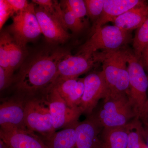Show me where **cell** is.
Returning <instances> with one entry per match:
<instances>
[{"label":"cell","instance_id":"5","mask_svg":"<svg viewBox=\"0 0 148 148\" xmlns=\"http://www.w3.org/2000/svg\"><path fill=\"white\" fill-rule=\"evenodd\" d=\"M26 100L25 122L27 129L40 138L55 132L46 94Z\"/></svg>","mask_w":148,"mask_h":148},{"label":"cell","instance_id":"35","mask_svg":"<svg viewBox=\"0 0 148 148\" xmlns=\"http://www.w3.org/2000/svg\"><path fill=\"white\" fill-rule=\"evenodd\" d=\"M140 148H148V146L147 145H146L145 142H144L141 145Z\"/></svg>","mask_w":148,"mask_h":148},{"label":"cell","instance_id":"24","mask_svg":"<svg viewBox=\"0 0 148 148\" xmlns=\"http://www.w3.org/2000/svg\"><path fill=\"white\" fill-rule=\"evenodd\" d=\"M32 2L36 3L59 20L64 26L63 18V10L61 5L57 1L51 0H33Z\"/></svg>","mask_w":148,"mask_h":148},{"label":"cell","instance_id":"33","mask_svg":"<svg viewBox=\"0 0 148 148\" xmlns=\"http://www.w3.org/2000/svg\"><path fill=\"white\" fill-rule=\"evenodd\" d=\"M145 126L143 127V137L148 143V121L144 123Z\"/></svg>","mask_w":148,"mask_h":148},{"label":"cell","instance_id":"16","mask_svg":"<svg viewBox=\"0 0 148 148\" xmlns=\"http://www.w3.org/2000/svg\"><path fill=\"white\" fill-rule=\"evenodd\" d=\"M142 0H105L103 13L98 21L93 24L91 32L141 3Z\"/></svg>","mask_w":148,"mask_h":148},{"label":"cell","instance_id":"18","mask_svg":"<svg viewBox=\"0 0 148 148\" xmlns=\"http://www.w3.org/2000/svg\"><path fill=\"white\" fill-rule=\"evenodd\" d=\"M76 123L47 137H39L49 148H75Z\"/></svg>","mask_w":148,"mask_h":148},{"label":"cell","instance_id":"4","mask_svg":"<svg viewBox=\"0 0 148 148\" xmlns=\"http://www.w3.org/2000/svg\"><path fill=\"white\" fill-rule=\"evenodd\" d=\"M94 117L101 126L114 127L126 125L137 115L127 94H125L105 98L102 108Z\"/></svg>","mask_w":148,"mask_h":148},{"label":"cell","instance_id":"21","mask_svg":"<svg viewBox=\"0 0 148 148\" xmlns=\"http://www.w3.org/2000/svg\"><path fill=\"white\" fill-rule=\"evenodd\" d=\"M132 42L133 53L140 60L143 50L148 45V14L145 22L137 29Z\"/></svg>","mask_w":148,"mask_h":148},{"label":"cell","instance_id":"23","mask_svg":"<svg viewBox=\"0 0 148 148\" xmlns=\"http://www.w3.org/2000/svg\"><path fill=\"white\" fill-rule=\"evenodd\" d=\"M63 10L64 26L75 34L80 33L84 29L85 25L82 18L77 17L68 9L61 6Z\"/></svg>","mask_w":148,"mask_h":148},{"label":"cell","instance_id":"10","mask_svg":"<svg viewBox=\"0 0 148 148\" xmlns=\"http://www.w3.org/2000/svg\"><path fill=\"white\" fill-rule=\"evenodd\" d=\"M26 101L20 97L2 101L0 105L1 127L28 130L25 122Z\"/></svg>","mask_w":148,"mask_h":148},{"label":"cell","instance_id":"25","mask_svg":"<svg viewBox=\"0 0 148 148\" xmlns=\"http://www.w3.org/2000/svg\"><path fill=\"white\" fill-rule=\"evenodd\" d=\"M87 16L93 24L101 17L103 13L105 0H85Z\"/></svg>","mask_w":148,"mask_h":148},{"label":"cell","instance_id":"9","mask_svg":"<svg viewBox=\"0 0 148 148\" xmlns=\"http://www.w3.org/2000/svg\"><path fill=\"white\" fill-rule=\"evenodd\" d=\"M84 78V92L79 108L82 113L89 115L100 99L106 98L107 86L102 71L90 73Z\"/></svg>","mask_w":148,"mask_h":148},{"label":"cell","instance_id":"15","mask_svg":"<svg viewBox=\"0 0 148 148\" xmlns=\"http://www.w3.org/2000/svg\"><path fill=\"white\" fill-rule=\"evenodd\" d=\"M101 125L95 117L91 116L75 124V148H98V138Z\"/></svg>","mask_w":148,"mask_h":148},{"label":"cell","instance_id":"27","mask_svg":"<svg viewBox=\"0 0 148 148\" xmlns=\"http://www.w3.org/2000/svg\"><path fill=\"white\" fill-rule=\"evenodd\" d=\"M0 67L13 74L10 65L9 58L5 42L2 37L0 36Z\"/></svg>","mask_w":148,"mask_h":148},{"label":"cell","instance_id":"6","mask_svg":"<svg viewBox=\"0 0 148 148\" xmlns=\"http://www.w3.org/2000/svg\"><path fill=\"white\" fill-rule=\"evenodd\" d=\"M127 51L129 80L127 95L138 118L148 99V77L142 62L135 56L132 49L127 47Z\"/></svg>","mask_w":148,"mask_h":148},{"label":"cell","instance_id":"22","mask_svg":"<svg viewBox=\"0 0 148 148\" xmlns=\"http://www.w3.org/2000/svg\"><path fill=\"white\" fill-rule=\"evenodd\" d=\"M128 140L127 148H140L144 143L143 127L138 118L127 124Z\"/></svg>","mask_w":148,"mask_h":148},{"label":"cell","instance_id":"17","mask_svg":"<svg viewBox=\"0 0 148 148\" xmlns=\"http://www.w3.org/2000/svg\"><path fill=\"white\" fill-rule=\"evenodd\" d=\"M148 14V4L147 1H143L140 4L115 18L113 22L122 30L130 32L140 28Z\"/></svg>","mask_w":148,"mask_h":148},{"label":"cell","instance_id":"36","mask_svg":"<svg viewBox=\"0 0 148 148\" xmlns=\"http://www.w3.org/2000/svg\"></svg>","mask_w":148,"mask_h":148},{"label":"cell","instance_id":"19","mask_svg":"<svg viewBox=\"0 0 148 148\" xmlns=\"http://www.w3.org/2000/svg\"><path fill=\"white\" fill-rule=\"evenodd\" d=\"M1 36L5 42L9 58L10 65L12 72L21 66L27 55L26 47L16 42L6 30L1 32Z\"/></svg>","mask_w":148,"mask_h":148},{"label":"cell","instance_id":"30","mask_svg":"<svg viewBox=\"0 0 148 148\" xmlns=\"http://www.w3.org/2000/svg\"><path fill=\"white\" fill-rule=\"evenodd\" d=\"M14 14L27 8L29 3L26 0H6Z\"/></svg>","mask_w":148,"mask_h":148},{"label":"cell","instance_id":"7","mask_svg":"<svg viewBox=\"0 0 148 148\" xmlns=\"http://www.w3.org/2000/svg\"><path fill=\"white\" fill-rule=\"evenodd\" d=\"M12 17L13 22L7 29L16 42L26 47L27 43L34 40L42 34L37 19L34 3Z\"/></svg>","mask_w":148,"mask_h":148},{"label":"cell","instance_id":"11","mask_svg":"<svg viewBox=\"0 0 148 148\" xmlns=\"http://www.w3.org/2000/svg\"><path fill=\"white\" fill-rule=\"evenodd\" d=\"M35 11L42 34L48 41L64 43L69 39L68 29L56 17L39 6L35 8Z\"/></svg>","mask_w":148,"mask_h":148},{"label":"cell","instance_id":"2","mask_svg":"<svg viewBox=\"0 0 148 148\" xmlns=\"http://www.w3.org/2000/svg\"><path fill=\"white\" fill-rule=\"evenodd\" d=\"M127 49L125 47L118 50L97 51L92 54L95 62L102 64V72L107 89L105 98L128 93Z\"/></svg>","mask_w":148,"mask_h":148},{"label":"cell","instance_id":"34","mask_svg":"<svg viewBox=\"0 0 148 148\" xmlns=\"http://www.w3.org/2000/svg\"><path fill=\"white\" fill-rule=\"evenodd\" d=\"M98 148H106L105 146H104V145H103V143H102V141H100V143H99V144H98Z\"/></svg>","mask_w":148,"mask_h":148},{"label":"cell","instance_id":"8","mask_svg":"<svg viewBox=\"0 0 148 148\" xmlns=\"http://www.w3.org/2000/svg\"><path fill=\"white\" fill-rule=\"evenodd\" d=\"M52 124L54 129L64 128L77 122L82 114L79 107H69L61 97L58 90L51 86L46 92Z\"/></svg>","mask_w":148,"mask_h":148},{"label":"cell","instance_id":"31","mask_svg":"<svg viewBox=\"0 0 148 148\" xmlns=\"http://www.w3.org/2000/svg\"><path fill=\"white\" fill-rule=\"evenodd\" d=\"M138 118L144 123L148 121V98L143 106Z\"/></svg>","mask_w":148,"mask_h":148},{"label":"cell","instance_id":"12","mask_svg":"<svg viewBox=\"0 0 148 148\" xmlns=\"http://www.w3.org/2000/svg\"><path fill=\"white\" fill-rule=\"evenodd\" d=\"M96 63L92 56L68 53L58 63L57 79L78 78L90 71Z\"/></svg>","mask_w":148,"mask_h":148},{"label":"cell","instance_id":"14","mask_svg":"<svg viewBox=\"0 0 148 148\" xmlns=\"http://www.w3.org/2000/svg\"><path fill=\"white\" fill-rule=\"evenodd\" d=\"M51 86L56 88L69 107H79L84 92V78H57Z\"/></svg>","mask_w":148,"mask_h":148},{"label":"cell","instance_id":"32","mask_svg":"<svg viewBox=\"0 0 148 148\" xmlns=\"http://www.w3.org/2000/svg\"><path fill=\"white\" fill-rule=\"evenodd\" d=\"M140 61L143 64V67L145 68L147 72L148 77V45L143 50Z\"/></svg>","mask_w":148,"mask_h":148},{"label":"cell","instance_id":"26","mask_svg":"<svg viewBox=\"0 0 148 148\" xmlns=\"http://www.w3.org/2000/svg\"><path fill=\"white\" fill-rule=\"evenodd\" d=\"M60 3L61 6L68 9L78 18L82 19L86 16H87L84 1L65 0L61 1Z\"/></svg>","mask_w":148,"mask_h":148},{"label":"cell","instance_id":"20","mask_svg":"<svg viewBox=\"0 0 148 148\" xmlns=\"http://www.w3.org/2000/svg\"><path fill=\"white\" fill-rule=\"evenodd\" d=\"M127 124L121 127H104L102 142L106 148H127Z\"/></svg>","mask_w":148,"mask_h":148},{"label":"cell","instance_id":"1","mask_svg":"<svg viewBox=\"0 0 148 148\" xmlns=\"http://www.w3.org/2000/svg\"><path fill=\"white\" fill-rule=\"evenodd\" d=\"M69 53L62 49L42 51L24 65L15 81L20 97L27 99L45 93L57 79L59 61Z\"/></svg>","mask_w":148,"mask_h":148},{"label":"cell","instance_id":"28","mask_svg":"<svg viewBox=\"0 0 148 148\" xmlns=\"http://www.w3.org/2000/svg\"><path fill=\"white\" fill-rule=\"evenodd\" d=\"M14 15L6 0L0 1V28L2 29L9 17Z\"/></svg>","mask_w":148,"mask_h":148},{"label":"cell","instance_id":"3","mask_svg":"<svg viewBox=\"0 0 148 148\" xmlns=\"http://www.w3.org/2000/svg\"><path fill=\"white\" fill-rule=\"evenodd\" d=\"M132 40L130 32L115 25H106L91 32V36L80 48L78 54L92 56L98 51L118 50Z\"/></svg>","mask_w":148,"mask_h":148},{"label":"cell","instance_id":"29","mask_svg":"<svg viewBox=\"0 0 148 148\" xmlns=\"http://www.w3.org/2000/svg\"><path fill=\"white\" fill-rule=\"evenodd\" d=\"M14 81L13 74L0 67V90L1 91L7 88Z\"/></svg>","mask_w":148,"mask_h":148},{"label":"cell","instance_id":"13","mask_svg":"<svg viewBox=\"0 0 148 148\" xmlns=\"http://www.w3.org/2000/svg\"><path fill=\"white\" fill-rule=\"evenodd\" d=\"M0 139L8 148H49L38 135L28 130L1 127Z\"/></svg>","mask_w":148,"mask_h":148}]
</instances>
